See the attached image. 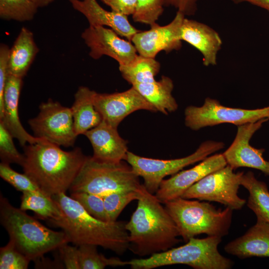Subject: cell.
<instances>
[{"label": "cell", "mask_w": 269, "mask_h": 269, "mask_svg": "<svg viewBox=\"0 0 269 269\" xmlns=\"http://www.w3.org/2000/svg\"><path fill=\"white\" fill-rule=\"evenodd\" d=\"M139 177L123 161L106 162L87 156L69 190L102 197L118 191H138L142 186Z\"/></svg>", "instance_id": "52a82bcc"}, {"label": "cell", "mask_w": 269, "mask_h": 269, "mask_svg": "<svg viewBox=\"0 0 269 269\" xmlns=\"http://www.w3.org/2000/svg\"><path fill=\"white\" fill-rule=\"evenodd\" d=\"M221 241V237L216 236L192 238L178 247L146 258L128 261V265L133 269H152L177 264L188 265L195 269H230L234 263L219 252Z\"/></svg>", "instance_id": "8992f818"}, {"label": "cell", "mask_w": 269, "mask_h": 269, "mask_svg": "<svg viewBox=\"0 0 269 269\" xmlns=\"http://www.w3.org/2000/svg\"><path fill=\"white\" fill-rule=\"evenodd\" d=\"M185 125L193 131L224 123L240 126L269 119V106L256 109L234 108L222 105L215 99L207 97L200 107L189 106L184 111Z\"/></svg>", "instance_id": "30bf717a"}, {"label": "cell", "mask_w": 269, "mask_h": 269, "mask_svg": "<svg viewBox=\"0 0 269 269\" xmlns=\"http://www.w3.org/2000/svg\"><path fill=\"white\" fill-rule=\"evenodd\" d=\"M156 109L164 115L174 112L178 104L172 95L174 85L168 77L162 76L159 81L132 85Z\"/></svg>", "instance_id": "cb8c5ba5"}, {"label": "cell", "mask_w": 269, "mask_h": 269, "mask_svg": "<svg viewBox=\"0 0 269 269\" xmlns=\"http://www.w3.org/2000/svg\"><path fill=\"white\" fill-rule=\"evenodd\" d=\"M38 7H41L47 6L52 3L54 0H30Z\"/></svg>", "instance_id": "60d3db41"}, {"label": "cell", "mask_w": 269, "mask_h": 269, "mask_svg": "<svg viewBox=\"0 0 269 269\" xmlns=\"http://www.w3.org/2000/svg\"><path fill=\"white\" fill-rule=\"evenodd\" d=\"M62 214L48 221L61 229L69 242L77 246L93 245L122 255L129 249V233L124 221L106 222L90 215L65 193L52 196Z\"/></svg>", "instance_id": "6da1fadb"}, {"label": "cell", "mask_w": 269, "mask_h": 269, "mask_svg": "<svg viewBox=\"0 0 269 269\" xmlns=\"http://www.w3.org/2000/svg\"><path fill=\"white\" fill-rule=\"evenodd\" d=\"M0 221L9 240L31 261H36L45 254L69 243L63 231L46 227L25 211L12 206L1 194Z\"/></svg>", "instance_id": "277c9868"}, {"label": "cell", "mask_w": 269, "mask_h": 269, "mask_svg": "<svg viewBox=\"0 0 269 269\" xmlns=\"http://www.w3.org/2000/svg\"><path fill=\"white\" fill-rule=\"evenodd\" d=\"M224 146L223 142L208 140L202 142L195 152L187 156L165 160L144 157L128 151L125 160L138 176L143 178L145 189L154 194L165 177L202 161Z\"/></svg>", "instance_id": "ba28073f"}, {"label": "cell", "mask_w": 269, "mask_h": 269, "mask_svg": "<svg viewBox=\"0 0 269 269\" xmlns=\"http://www.w3.org/2000/svg\"><path fill=\"white\" fill-rule=\"evenodd\" d=\"M117 129L102 120L84 134L92 146L93 158L110 162L125 160L128 151L127 142L120 135Z\"/></svg>", "instance_id": "e0dca14e"}, {"label": "cell", "mask_w": 269, "mask_h": 269, "mask_svg": "<svg viewBox=\"0 0 269 269\" xmlns=\"http://www.w3.org/2000/svg\"><path fill=\"white\" fill-rule=\"evenodd\" d=\"M109 6L111 10L129 16L133 15L136 9L137 0H101Z\"/></svg>", "instance_id": "74e56055"}, {"label": "cell", "mask_w": 269, "mask_h": 269, "mask_svg": "<svg viewBox=\"0 0 269 269\" xmlns=\"http://www.w3.org/2000/svg\"><path fill=\"white\" fill-rule=\"evenodd\" d=\"M235 3L248 2L264 8L269 11V0H231Z\"/></svg>", "instance_id": "ab89813d"}, {"label": "cell", "mask_w": 269, "mask_h": 269, "mask_svg": "<svg viewBox=\"0 0 269 269\" xmlns=\"http://www.w3.org/2000/svg\"><path fill=\"white\" fill-rule=\"evenodd\" d=\"M269 119H263L254 123L237 126L235 137L223 155L227 165L235 170L240 167H248L262 171L269 176V161L263 157L265 149L256 148L250 144V141L263 125Z\"/></svg>", "instance_id": "7c38bea8"}, {"label": "cell", "mask_w": 269, "mask_h": 269, "mask_svg": "<svg viewBox=\"0 0 269 269\" xmlns=\"http://www.w3.org/2000/svg\"><path fill=\"white\" fill-rule=\"evenodd\" d=\"M22 78L8 74L4 94L1 121L13 138L17 139L22 146L26 143H35L43 140L28 133L23 127L18 115V102L22 87Z\"/></svg>", "instance_id": "ac0fdd59"}, {"label": "cell", "mask_w": 269, "mask_h": 269, "mask_svg": "<svg viewBox=\"0 0 269 269\" xmlns=\"http://www.w3.org/2000/svg\"><path fill=\"white\" fill-rule=\"evenodd\" d=\"M30 261L10 240L0 248V269H27Z\"/></svg>", "instance_id": "e575fe53"}, {"label": "cell", "mask_w": 269, "mask_h": 269, "mask_svg": "<svg viewBox=\"0 0 269 269\" xmlns=\"http://www.w3.org/2000/svg\"><path fill=\"white\" fill-rule=\"evenodd\" d=\"M38 51L33 33L23 27L9 50L8 74L23 79Z\"/></svg>", "instance_id": "7402d4cb"}, {"label": "cell", "mask_w": 269, "mask_h": 269, "mask_svg": "<svg viewBox=\"0 0 269 269\" xmlns=\"http://www.w3.org/2000/svg\"><path fill=\"white\" fill-rule=\"evenodd\" d=\"M241 185L249 192L247 205L256 215L257 218L269 222V190L267 184L258 180L254 172L244 173Z\"/></svg>", "instance_id": "d4e9b609"}, {"label": "cell", "mask_w": 269, "mask_h": 269, "mask_svg": "<svg viewBox=\"0 0 269 269\" xmlns=\"http://www.w3.org/2000/svg\"><path fill=\"white\" fill-rule=\"evenodd\" d=\"M137 201L135 211L126 223L129 249L140 257L150 256L177 245L180 242L177 227L155 194L143 185Z\"/></svg>", "instance_id": "3957f363"}, {"label": "cell", "mask_w": 269, "mask_h": 269, "mask_svg": "<svg viewBox=\"0 0 269 269\" xmlns=\"http://www.w3.org/2000/svg\"><path fill=\"white\" fill-rule=\"evenodd\" d=\"M13 137L0 121V157L1 162L16 163L22 166L24 161V154L17 150L13 141Z\"/></svg>", "instance_id": "836d02e7"}, {"label": "cell", "mask_w": 269, "mask_h": 269, "mask_svg": "<svg viewBox=\"0 0 269 269\" xmlns=\"http://www.w3.org/2000/svg\"><path fill=\"white\" fill-rule=\"evenodd\" d=\"M164 204L185 242L202 234L222 238L229 233L233 211L229 207L217 209L209 202L182 197Z\"/></svg>", "instance_id": "5b68a950"}, {"label": "cell", "mask_w": 269, "mask_h": 269, "mask_svg": "<svg viewBox=\"0 0 269 269\" xmlns=\"http://www.w3.org/2000/svg\"><path fill=\"white\" fill-rule=\"evenodd\" d=\"M23 148L24 173L51 197L69 189L87 157L79 147L67 151L47 140Z\"/></svg>", "instance_id": "7a4b0ae2"}, {"label": "cell", "mask_w": 269, "mask_h": 269, "mask_svg": "<svg viewBox=\"0 0 269 269\" xmlns=\"http://www.w3.org/2000/svg\"><path fill=\"white\" fill-rule=\"evenodd\" d=\"M198 0H164V6H172L185 16L194 15L197 10Z\"/></svg>", "instance_id": "f35d334b"}, {"label": "cell", "mask_w": 269, "mask_h": 269, "mask_svg": "<svg viewBox=\"0 0 269 269\" xmlns=\"http://www.w3.org/2000/svg\"><path fill=\"white\" fill-rule=\"evenodd\" d=\"M28 123L34 136L59 146L74 145L77 135L71 108L49 99L39 106V112Z\"/></svg>", "instance_id": "8fae6325"}, {"label": "cell", "mask_w": 269, "mask_h": 269, "mask_svg": "<svg viewBox=\"0 0 269 269\" xmlns=\"http://www.w3.org/2000/svg\"><path fill=\"white\" fill-rule=\"evenodd\" d=\"M69 1L74 9L85 16L89 26H108L120 36L130 41L139 31L131 24L127 16L105 9L97 0H69Z\"/></svg>", "instance_id": "d6986e66"}, {"label": "cell", "mask_w": 269, "mask_h": 269, "mask_svg": "<svg viewBox=\"0 0 269 269\" xmlns=\"http://www.w3.org/2000/svg\"><path fill=\"white\" fill-rule=\"evenodd\" d=\"M94 103L102 120L116 128H118L126 117L136 111L157 112L155 107L132 86L122 92L108 94L96 92Z\"/></svg>", "instance_id": "9a60e30c"}, {"label": "cell", "mask_w": 269, "mask_h": 269, "mask_svg": "<svg viewBox=\"0 0 269 269\" xmlns=\"http://www.w3.org/2000/svg\"><path fill=\"white\" fill-rule=\"evenodd\" d=\"M62 263L66 269H80L78 246H72L68 243L58 249Z\"/></svg>", "instance_id": "d590c367"}, {"label": "cell", "mask_w": 269, "mask_h": 269, "mask_svg": "<svg viewBox=\"0 0 269 269\" xmlns=\"http://www.w3.org/2000/svg\"><path fill=\"white\" fill-rule=\"evenodd\" d=\"M141 188L138 191L115 192L103 197L108 221H117L125 208L133 201L138 199Z\"/></svg>", "instance_id": "f546056e"}, {"label": "cell", "mask_w": 269, "mask_h": 269, "mask_svg": "<svg viewBox=\"0 0 269 269\" xmlns=\"http://www.w3.org/2000/svg\"><path fill=\"white\" fill-rule=\"evenodd\" d=\"M224 250L241 259L269 258V222L257 218L254 226L243 235L227 244Z\"/></svg>", "instance_id": "44dd1931"}, {"label": "cell", "mask_w": 269, "mask_h": 269, "mask_svg": "<svg viewBox=\"0 0 269 269\" xmlns=\"http://www.w3.org/2000/svg\"><path fill=\"white\" fill-rule=\"evenodd\" d=\"M95 92L87 87L80 86L75 94L74 101L71 109L74 130L77 136L84 134L102 121L94 103Z\"/></svg>", "instance_id": "603a6c76"}, {"label": "cell", "mask_w": 269, "mask_h": 269, "mask_svg": "<svg viewBox=\"0 0 269 269\" xmlns=\"http://www.w3.org/2000/svg\"><path fill=\"white\" fill-rule=\"evenodd\" d=\"M181 39L200 52L205 66L216 64L217 55L222 41L214 29L203 23L185 17L181 26Z\"/></svg>", "instance_id": "ffe728a7"}, {"label": "cell", "mask_w": 269, "mask_h": 269, "mask_svg": "<svg viewBox=\"0 0 269 269\" xmlns=\"http://www.w3.org/2000/svg\"><path fill=\"white\" fill-rule=\"evenodd\" d=\"M81 37L90 49V56L94 59L106 55L116 60L119 65H126L137 55L131 41L121 38L111 28L89 26L82 33Z\"/></svg>", "instance_id": "4fadbf2b"}, {"label": "cell", "mask_w": 269, "mask_h": 269, "mask_svg": "<svg viewBox=\"0 0 269 269\" xmlns=\"http://www.w3.org/2000/svg\"><path fill=\"white\" fill-rule=\"evenodd\" d=\"M10 48L4 44L0 46V115L3 105V94L8 76V63Z\"/></svg>", "instance_id": "8d00e7d4"}, {"label": "cell", "mask_w": 269, "mask_h": 269, "mask_svg": "<svg viewBox=\"0 0 269 269\" xmlns=\"http://www.w3.org/2000/svg\"><path fill=\"white\" fill-rule=\"evenodd\" d=\"M20 208L30 210L39 218L47 221L60 217L62 212L52 197L41 191L22 192Z\"/></svg>", "instance_id": "4316f807"}, {"label": "cell", "mask_w": 269, "mask_h": 269, "mask_svg": "<svg viewBox=\"0 0 269 269\" xmlns=\"http://www.w3.org/2000/svg\"><path fill=\"white\" fill-rule=\"evenodd\" d=\"M38 8L30 0H0V17L20 22L30 21Z\"/></svg>", "instance_id": "f1b7e54d"}, {"label": "cell", "mask_w": 269, "mask_h": 269, "mask_svg": "<svg viewBox=\"0 0 269 269\" xmlns=\"http://www.w3.org/2000/svg\"><path fill=\"white\" fill-rule=\"evenodd\" d=\"M185 16L177 11L173 20L168 24H156L149 30H139L132 39L139 55L155 58L161 51L169 53L178 50L182 46L181 29Z\"/></svg>", "instance_id": "5bb4252c"}, {"label": "cell", "mask_w": 269, "mask_h": 269, "mask_svg": "<svg viewBox=\"0 0 269 269\" xmlns=\"http://www.w3.org/2000/svg\"><path fill=\"white\" fill-rule=\"evenodd\" d=\"M160 68V63L155 58L139 54L129 64L119 66L122 77L132 86L155 81Z\"/></svg>", "instance_id": "484cf974"}, {"label": "cell", "mask_w": 269, "mask_h": 269, "mask_svg": "<svg viewBox=\"0 0 269 269\" xmlns=\"http://www.w3.org/2000/svg\"><path fill=\"white\" fill-rule=\"evenodd\" d=\"M97 247L93 245H82L78 246L80 269H103L108 266L122 267L128 265L117 257L107 258L100 254Z\"/></svg>", "instance_id": "83f0119b"}, {"label": "cell", "mask_w": 269, "mask_h": 269, "mask_svg": "<svg viewBox=\"0 0 269 269\" xmlns=\"http://www.w3.org/2000/svg\"><path fill=\"white\" fill-rule=\"evenodd\" d=\"M244 172L235 173L228 165L204 177L188 188L181 197L216 202L232 210L241 209L246 203L238 195Z\"/></svg>", "instance_id": "9c48e42d"}, {"label": "cell", "mask_w": 269, "mask_h": 269, "mask_svg": "<svg viewBox=\"0 0 269 269\" xmlns=\"http://www.w3.org/2000/svg\"><path fill=\"white\" fill-rule=\"evenodd\" d=\"M164 0H137L133 19L136 22L148 24L150 26L156 24V21L162 14Z\"/></svg>", "instance_id": "4dcf8cb0"}, {"label": "cell", "mask_w": 269, "mask_h": 269, "mask_svg": "<svg viewBox=\"0 0 269 269\" xmlns=\"http://www.w3.org/2000/svg\"><path fill=\"white\" fill-rule=\"evenodd\" d=\"M10 164L1 162L0 176L21 192L25 191H41L36 184L26 174L20 173L11 168ZM42 192V191H41Z\"/></svg>", "instance_id": "1f68e13d"}, {"label": "cell", "mask_w": 269, "mask_h": 269, "mask_svg": "<svg viewBox=\"0 0 269 269\" xmlns=\"http://www.w3.org/2000/svg\"><path fill=\"white\" fill-rule=\"evenodd\" d=\"M70 197L77 201L94 217L108 222L105 209L103 197L86 192H74Z\"/></svg>", "instance_id": "d6a6232c"}, {"label": "cell", "mask_w": 269, "mask_h": 269, "mask_svg": "<svg viewBox=\"0 0 269 269\" xmlns=\"http://www.w3.org/2000/svg\"><path fill=\"white\" fill-rule=\"evenodd\" d=\"M227 165L222 153L208 156L193 167L163 179L154 194L162 204L181 197L188 188L204 177Z\"/></svg>", "instance_id": "2e32d148"}]
</instances>
